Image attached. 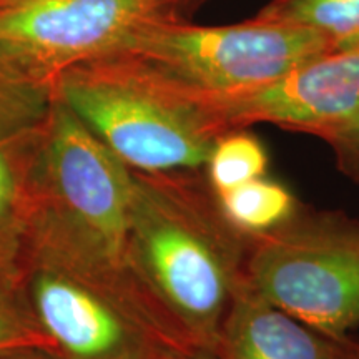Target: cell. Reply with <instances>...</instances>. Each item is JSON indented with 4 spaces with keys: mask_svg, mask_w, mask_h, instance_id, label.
Returning <instances> with one entry per match:
<instances>
[{
    "mask_svg": "<svg viewBox=\"0 0 359 359\" xmlns=\"http://www.w3.org/2000/svg\"><path fill=\"white\" fill-rule=\"evenodd\" d=\"M217 354L222 359H359V341L296 320L245 280L224 318Z\"/></svg>",
    "mask_w": 359,
    "mask_h": 359,
    "instance_id": "9",
    "label": "cell"
},
{
    "mask_svg": "<svg viewBox=\"0 0 359 359\" xmlns=\"http://www.w3.org/2000/svg\"><path fill=\"white\" fill-rule=\"evenodd\" d=\"M250 236L219 208L170 180H137L128 251L177 349L217 353L245 281Z\"/></svg>",
    "mask_w": 359,
    "mask_h": 359,
    "instance_id": "1",
    "label": "cell"
},
{
    "mask_svg": "<svg viewBox=\"0 0 359 359\" xmlns=\"http://www.w3.org/2000/svg\"><path fill=\"white\" fill-rule=\"evenodd\" d=\"M52 92L128 167L151 175L206 167L226 133L201 103L122 52L64 70Z\"/></svg>",
    "mask_w": 359,
    "mask_h": 359,
    "instance_id": "2",
    "label": "cell"
},
{
    "mask_svg": "<svg viewBox=\"0 0 359 359\" xmlns=\"http://www.w3.org/2000/svg\"><path fill=\"white\" fill-rule=\"evenodd\" d=\"M258 15L316 30L336 48L359 43V0H271Z\"/></svg>",
    "mask_w": 359,
    "mask_h": 359,
    "instance_id": "11",
    "label": "cell"
},
{
    "mask_svg": "<svg viewBox=\"0 0 359 359\" xmlns=\"http://www.w3.org/2000/svg\"><path fill=\"white\" fill-rule=\"evenodd\" d=\"M2 2H6V0H0V4H2Z\"/></svg>",
    "mask_w": 359,
    "mask_h": 359,
    "instance_id": "20",
    "label": "cell"
},
{
    "mask_svg": "<svg viewBox=\"0 0 359 359\" xmlns=\"http://www.w3.org/2000/svg\"><path fill=\"white\" fill-rule=\"evenodd\" d=\"M13 175L6 154L0 150V215L11 206L13 198Z\"/></svg>",
    "mask_w": 359,
    "mask_h": 359,
    "instance_id": "16",
    "label": "cell"
},
{
    "mask_svg": "<svg viewBox=\"0 0 359 359\" xmlns=\"http://www.w3.org/2000/svg\"><path fill=\"white\" fill-rule=\"evenodd\" d=\"M52 100V85L0 72V142L30 132L42 123Z\"/></svg>",
    "mask_w": 359,
    "mask_h": 359,
    "instance_id": "13",
    "label": "cell"
},
{
    "mask_svg": "<svg viewBox=\"0 0 359 359\" xmlns=\"http://www.w3.org/2000/svg\"><path fill=\"white\" fill-rule=\"evenodd\" d=\"M0 359H55L40 349V346L12 348L0 351Z\"/></svg>",
    "mask_w": 359,
    "mask_h": 359,
    "instance_id": "18",
    "label": "cell"
},
{
    "mask_svg": "<svg viewBox=\"0 0 359 359\" xmlns=\"http://www.w3.org/2000/svg\"><path fill=\"white\" fill-rule=\"evenodd\" d=\"M331 48L316 30L263 15L233 25H191L170 15L142 27L120 52L208 110Z\"/></svg>",
    "mask_w": 359,
    "mask_h": 359,
    "instance_id": "3",
    "label": "cell"
},
{
    "mask_svg": "<svg viewBox=\"0 0 359 359\" xmlns=\"http://www.w3.org/2000/svg\"><path fill=\"white\" fill-rule=\"evenodd\" d=\"M154 359H222L217 353L210 351H188V349L161 348Z\"/></svg>",
    "mask_w": 359,
    "mask_h": 359,
    "instance_id": "17",
    "label": "cell"
},
{
    "mask_svg": "<svg viewBox=\"0 0 359 359\" xmlns=\"http://www.w3.org/2000/svg\"><path fill=\"white\" fill-rule=\"evenodd\" d=\"M45 123L48 172L58 198L98 248L118 259L128 248L137 180L128 165L55 97Z\"/></svg>",
    "mask_w": 359,
    "mask_h": 359,
    "instance_id": "6",
    "label": "cell"
},
{
    "mask_svg": "<svg viewBox=\"0 0 359 359\" xmlns=\"http://www.w3.org/2000/svg\"><path fill=\"white\" fill-rule=\"evenodd\" d=\"M210 187L215 195L233 190L268 172V154L255 135L231 130L217 138L206 161Z\"/></svg>",
    "mask_w": 359,
    "mask_h": 359,
    "instance_id": "12",
    "label": "cell"
},
{
    "mask_svg": "<svg viewBox=\"0 0 359 359\" xmlns=\"http://www.w3.org/2000/svg\"><path fill=\"white\" fill-rule=\"evenodd\" d=\"M34 303L40 325L65 359H154L161 348H170L155 330L57 273L35 280Z\"/></svg>",
    "mask_w": 359,
    "mask_h": 359,
    "instance_id": "8",
    "label": "cell"
},
{
    "mask_svg": "<svg viewBox=\"0 0 359 359\" xmlns=\"http://www.w3.org/2000/svg\"><path fill=\"white\" fill-rule=\"evenodd\" d=\"M24 346H40V341L0 290V351Z\"/></svg>",
    "mask_w": 359,
    "mask_h": 359,
    "instance_id": "15",
    "label": "cell"
},
{
    "mask_svg": "<svg viewBox=\"0 0 359 359\" xmlns=\"http://www.w3.org/2000/svg\"><path fill=\"white\" fill-rule=\"evenodd\" d=\"M316 137L331 148L339 172L359 183V110L344 122L323 130Z\"/></svg>",
    "mask_w": 359,
    "mask_h": 359,
    "instance_id": "14",
    "label": "cell"
},
{
    "mask_svg": "<svg viewBox=\"0 0 359 359\" xmlns=\"http://www.w3.org/2000/svg\"><path fill=\"white\" fill-rule=\"evenodd\" d=\"M201 2H203V0H177V8H178V13L187 12V11H190V8L198 7Z\"/></svg>",
    "mask_w": 359,
    "mask_h": 359,
    "instance_id": "19",
    "label": "cell"
},
{
    "mask_svg": "<svg viewBox=\"0 0 359 359\" xmlns=\"http://www.w3.org/2000/svg\"><path fill=\"white\" fill-rule=\"evenodd\" d=\"M245 280L296 320L348 336L359 327V219L298 206L275 230L250 236Z\"/></svg>",
    "mask_w": 359,
    "mask_h": 359,
    "instance_id": "4",
    "label": "cell"
},
{
    "mask_svg": "<svg viewBox=\"0 0 359 359\" xmlns=\"http://www.w3.org/2000/svg\"><path fill=\"white\" fill-rule=\"evenodd\" d=\"M359 110V43L331 48L273 82L212 103L208 111L231 132L271 123L316 137Z\"/></svg>",
    "mask_w": 359,
    "mask_h": 359,
    "instance_id": "7",
    "label": "cell"
},
{
    "mask_svg": "<svg viewBox=\"0 0 359 359\" xmlns=\"http://www.w3.org/2000/svg\"><path fill=\"white\" fill-rule=\"evenodd\" d=\"M217 198L228 222L248 236L275 230L299 206L288 188L266 177L251 180Z\"/></svg>",
    "mask_w": 359,
    "mask_h": 359,
    "instance_id": "10",
    "label": "cell"
},
{
    "mask_svg": "<svg viewBox=\"0 0 359 359\" xmlns=\"http://www.w3.org/2000/svg\"><path fill=\"white\" fill-rule=\"evenodd\" d=\"M178 15L177 0H6L0 72L52 85L62 72L120 52L142 27Z\"/></svg>",
    "mask_w": 359,
    "mask_h": 359,
    "instance_id": "5",
    "label": "cell"
}]
</instances>
